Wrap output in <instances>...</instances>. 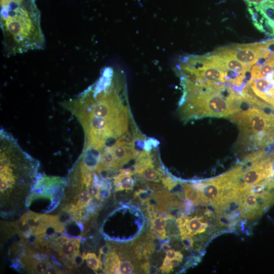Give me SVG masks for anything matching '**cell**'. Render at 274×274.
<instances>
[{
    "label": "cell",
    "mask_w": 274,
    "mask_h": 274,
    "mask_svg": "<svg viewBox=\"0 0 274 274\" xmlns=\"http://www.w3.org/2000/svg\"><path fill=\"white\" fill-rule=\"evenodd\" d=\"M183 94L179 113L184 121L228 117L242 110L241 92L228 85L180 76Z\"/></svg>",
    "instance_id": "cell-1"
},
{
    "label": "cell",
    "mask_w": 274,
    "mask_h": 274,
    "mask_svg": "<svg viewBox=\"0 0 274 274\" xmlns=\"http://www.w3.org/2000/svg\"><path fill=\"white\" fill-rule=\"evenodd\" d=\"M1 26L7 55L41 49L45 46L35 0L1 6Z\"/></svg>",
    "instance_id": "cell-2"
},
{
    "label": "cell",
    "mask_w": 274,
    "mask_h": 274,
    "mask_svg": "<svg viewBox=\"0 0 274 274\" xmlns=\"http://www.w3.org/2000/svg\"><path fill=\"white\" fill-rule=\"evenodd\" d=\"M228 118L238 129L236 145L239 149L262 150L274 143V113L252 107Z\"/></svg>",
    "instance_id": "cell-3"
},
{
    "label": "cell",
    "mask_w": 274,
    "mask_h": 274,
    "mask_svg": "<svg viewBox=\"0 0 274 274\" xmlns=\"http://www.w3.org/2000/svg\"><path fill=\"white\" fill-rule=\"evenodd\" d=\"M194 55L200 63L226 71L234 77L246 76L251 70L246 65L226 53L221 48L206 54Z\"/></svg>",
    "instance_id": "cell-4"
},
{
    "label": "cell",
    "mask_w": 274,
    "mask_h": 274,
    "mask_svg": "<svg viewBox=\"0 0 274 274\" xmlns=\"http://www.w3.org/2000/svg\"><path fill=\"white\" fill-rule=\"evenodd\" d=\"M267 47V40L249 44H234L221 47L227 54L251 68L263 56Z\"/></svg>",
    "instance_id": "cell-5"
},
{
    "label": "cell",
    "mask_w": 274,
    "mask_h": 274,
    "mask_svg": "<svg viewBox=\"0 0 274 274\" xmlns=\"http://www.w3.org/2000/svg\"><path fill=\"white\" fill-rule=\"evenodd\" d=\"M192 184L200 191L202 203H214L218 199L222 189V176L195 182Z\"/></svg>",
    "instance_id": "cell-6"
},
{
    "label": "cell",
    "mask_w": 274,
    "mask_h": 274,
    "mask_svg": "<svg viewBox=\"0 0 274 274\" xmlns=\"http://www.w3.org/2000/svg\"><path fill=\"white\" fill-rule=\"evenodd\" d=\"M246 84L258 98L267 104L274 110V82L267 79L251 78Z\"/></svg>",
    "instance_id": "cell-7"
},
{
    "label": "cell",
    "mask_w": 274,
    "mask_h": 274,
    "mask_svg": "<svg viewBox=\"0 0 274 274\" xmlns=\"http://www.w3.org/2000/svg\"><path fill=\"white\" fill-rule=\"evenodd\" d=\"M80 239L61 236L55 238L53 245L56 248L59 256L63 259L70 260L79 253Z\"/></svg>",
    "instance_id": "cell-8"
},
{
    "label": "cell",
    "mask_w": 274,
    "mask_h": 274,
    "mask_svg": "<svg viewBox=\"0 0 274 274\" xmlns=\"http://www.w3.org/2000/svg\"><path fill=\"white\" fill-rule=\"evenodd\" d=\"M134 145H117L114 143L111 147L114 155V160L111 168L118 169L132 158H136L139 151Z\"/></svg>",
    "instance_id": "cell-9"
},
{
    "label": "cell",
    "mask_w": 274,
    "mask_h": 274,
    "mask_svg": "<svg viewBox=\"0 0 274 274\" xmlns=\"http://www.w3.org/2000/svg\"><path fill=\"white\" fill-rule=\"evenodd\" d=\"M202 218L195 216L193 218L180 217L177 219L182 237L189 235L191 236L206 231L208 223L202 221Z\"/></svg>",
    "instance_id": "cell-10"
},
{
    "label": "cell",
    "mask_w": 274,
    "mask_h": 274,
    "mask_svg": "<svg viewBox=\"0 0 274 274\" xmlns=\"http://www.w3.org/2000/svg\"><path fill=\"white\" fill-rule=\"evenodd\" d=\"M248 7L259 13L267 24L274 26V0H262L260 2H246Z\"/></svg>",
    "instance_id": "cell-11"
},
{
    "label": "cell",
    "mask_w": 274,
    "mask_h": 274,
    "mask_svg": "<svg viewBox=\"0 0 274 274\" xmlns=\"http://www.w3.org/2000/svg\"><path fill=\"white\" fill-rule=\"evenodd\" d=\"M120 173L114 177V184L116 191L132 190L134 181L131 177L133 172L130 168L120 169Z\"/></svg>",
    "instance_id": "cell-12"
},
{
    "label": "cell",
    "mask_w": 274,
    "mask_h": 274,
    "mask_svg": "<svg viewBox=\"0 0 274 274\" xmlns=\"http://www.w3.org/2000/svg\"><path fill=\"white\" fill-rule=\"evenodd\" d=\"M133 174L140 175L147 181L157 182L161 180L163 175L155 169L153 162H150L133 171Z\"/></svg>",
    "instance_id": "cell-13"
},
{
    "label": "cell",
    "mask_w": 274,
    "mask_h": 274,
    "mask_svg": "<svg viewBox=\"0 0 274 274\" xmlns=\"http://www.w3.org/2000/svg\"><path fill=\"white\" fill-rule=\"evenodd\" d=\"M22 261L25 263L27 271L35 273H46L51 265L47 261L37 260L31 256L23 258Z\"/></svg>",
    "instance_id": "cell-14"
},
{
    "label": "cell",
    "mask_w": 274,
    "mask_h": 274,
    "mask_svg": "<svg viewBox=\"0 0 274 274\" xmlns=\"http://www.w3.org/2000/svg\"><path fill=\"white\" fill-rule=\"evenodd\" d=\"M150 221L154 231L160 239H164L166 237V218L156 213H150Z\"/></svg>",
    "instance_id": "cell-15"
},
{
    "label": "cell",
    "mask_w": 274,
    "mask_h": 274,
    "mask_svg": "<svg viewBox=\"0 0 274 274\" xmlns=\"http://www.w3.org/2000/svg\"><path fill=\"white\" fill-rule=\"evenodd\" d=\"M104 271L106 273H120L119 264L120 260L116 252L109 251L105 255Z\"/></svg>",
    "instance_id": "cell-16"
},
{
    "label": "cell",
    "mask_w": 274,
    "mask_h": 274,
    "mask_svg": "<svg viewBox=\"0 0 274 274\" xmlns=\"http://www.w3.org/2000/svg\"><path fill=\"white\" fill-rule=\"evenodd\" d=\"M183 188L184 195L187 200L195 205L202 203L200 192L192 184H184Z\"/></svg>",
    "instance_id": "cell-17"
},
{
    "label": "cell",
    "mask_w": 274,
    "mask_h": 274,
    "mask_svg": "<svg viewBox=\"0 0 274 274\" xmlns=\"http://www.w3.org/2000/svg\"><path fill=\"white\" fill-rule=\"evenodd\" d=\"M84 259L86 260L87 265L94 272L102 267V261L99 257H97L93 253H87L83 255Z\"/></svg>",
    "instance_id": "cell-18"
},
{
    "label": "cell",
    "mask_w": 274,
    "mask_h": 274,
    "mask_svg": "<svg viewBox=\"0 0 274 274\" xmlns=\"http://www.w3.org/2000/svg\"><path fill=\"white\" fill-rule=\"evenodd\" d=\"M16 228L18 233L25 238H28L32 235V230L27 222L21 218L15 223Z\"/></svg>",
    "instance_id": "cell-19"
},
{
    "label": "cell",
    "mask_w": 274,
    "mask_h": 274,
    "mask_svg": "<svg viewBox=\"0 0 274 274\" xmlns=\"http://www.w3.org/2000/svg\"><path fill=\"white\" fill-rule=\"evenodd\" d=\"M91 196L87 191L83 190L79 195L78 201L77 203V207L80 209H83L88 206L91 200Z\"/></svg>",
    "instance_id": "cell-20"
},
{
    "label": "cell",
    "mask_w": 274,
    "mask_h": 274,
    "mask_svg": "<svg viewBox=\"0 0 274 274\" xmlns=\"http://www.w3.org/2000/svg\"><path fill=\"white\" fill-rule=\"evenodd\" d=\"M118 268L120 273L121 274H128L134 273V267L133 266V265L128 260H120Z\"/></svg>",
    "instance_id": "cell-21"
},
{
    "label": "cell",
    "mask_w": 274,
    "mask_h": 274,
    "mask_svg": "<svg viewBox=\"0 0 274 274\" xmlns=\"http://www.w3.org/2000/svg\"><path fill=\"white\" fill-rule=\"evenodd\" d=\"M87 191L89 194L97 199L100 198L99 188L93 183H91L86 186Z\"/></svg>",
    "instance_id": "cell-22"
},
{
    "label": "cell",
    "mask_w": 274,
    "mask_h": 274,
    "mask_svg": "<svg viewBox=\"0 0 274 274\" xmlns=\"http://www.w3.org/2000/svg\"><path fill=\"white\" fill-rule=\"evenodd\" d=\"M161 180L164 186L168 190L172 189L178 184L177 181L167 177L163 176L161 178Z\"/></svg>",
    "instance_id": "cell-23"
},
{
    "label": "cell",
    "mask_w": 274,
    "mask_h": 274,
    "mask_svg": "<svg viewBox=\"0 0 274 274\" xmlns=\"http://www.w3.org/2000/svg\"><path fill=\"white\" fill-rule=\"evenodd\" d=\"M170 260L165 257L163 263L160 267L161 271L162 273H168L173 270V268L170 265Z\"/></svg>",
    "instance_id": "cell-24"
},
{
    "label": "cell",
    "mask_w": 274,
    "mask_h": 274,
    "mask_svg": "<svg viewBox=\"0 0 274 274\" xmlns=\"http://www.w3.org/2000/svg\"><path fill=\"white\" fill-rule=\"evenodd\" d=\"M182 242L185 247L187 249L190 248L193 244V239L191 236L189 235L182 237Z\"/></svg>",
    "instance_id": "cell-25"
},
{
    "label": "cell",
    "mask_w": 274,
    "mask_h": 274,
    "mask_svg": "<svg viewBox=\"0 0 274 274\" xmlns=\"http://www.w3.org/2000/svg\"><path fill=\"white\" fill-rule=\"evenodd\" d=\"M84 258L83 255H81L80 253L75 256L71 260L72 262L77 265V266H80L81 265L83 262Z\"/></svg>",
    "instance_id": "cell-26"
},
{
    "label": "cell",
    "mask_w": 274,
    "mask_h": 274,
    "mask_svg": "<svg viewBox=\"0 0 274 274\" xmlns=\"http://www.w3.org/2000/svg\"><path fill=\"white\" fill-rule=\"evenodd\" d=\"M177 254V251L173 249H169L166 252L165 257L169 260L175 259Z\"/></svg>",
    "instance_id": "cell-27"
},
{
    "label": "cell",
    "mask_w": 274,
    "mask_h": 274,
    "mask_svg": "<svg viewBox=\"0 0 274 274\" xmlns=\"http://www.w3.org/2000/svg\"><path fill=\"white\" fill-rule=\"evenodd\" d=\"M60 271L55 266L51 265L47 270L46 273H59Z\"/></svg>",
    "instance_id": "cell-28"
},
{
    "label": "cell",
    "mask_w": 274,
    "mask_h": 274,
    "mask_svg": "<svg viewBox=\"0 0 274 274\" xmlns=\"http://www.w3.org/2000/svg\"><path fill=\"white\" fill-rule=\"evenodd\" d=\"M26 0H1V6L10 3H18Z\"/></svg>",
    "instance_id": "cell-29"
},
{
    "label": "cell",
    "mask_w": 274,
    "mask_h": 274,
    "mask_svg": "<svg viewBox=\"0 0 274 274\" xmlns=\"http://www.w3.org/2000/svg\"><path fill=\"white\" fill-rule=\"evenodd\" d=\"M180 261L176 259H173L170 260V265L172 268H174L176 267H177L179 265Z\"/></svg>",
    "instance_id": "cell-30"
},
{
    "label": "cell",
    "mask_w": 274,
    "mask_h": 274,
    "mask_svg": "<svg viewBox=\"0 0 274 274\" xmlns=\"http://www.w3.org/2000/svg\"><path fill=\"white\" fill-rule=\"evenodd\" d=\"M170 246L167 244H163L161 246V249L165 252H166L169 250Z\"/></svg>",
    "instance_id": "cell-31"
}]
</instances>
